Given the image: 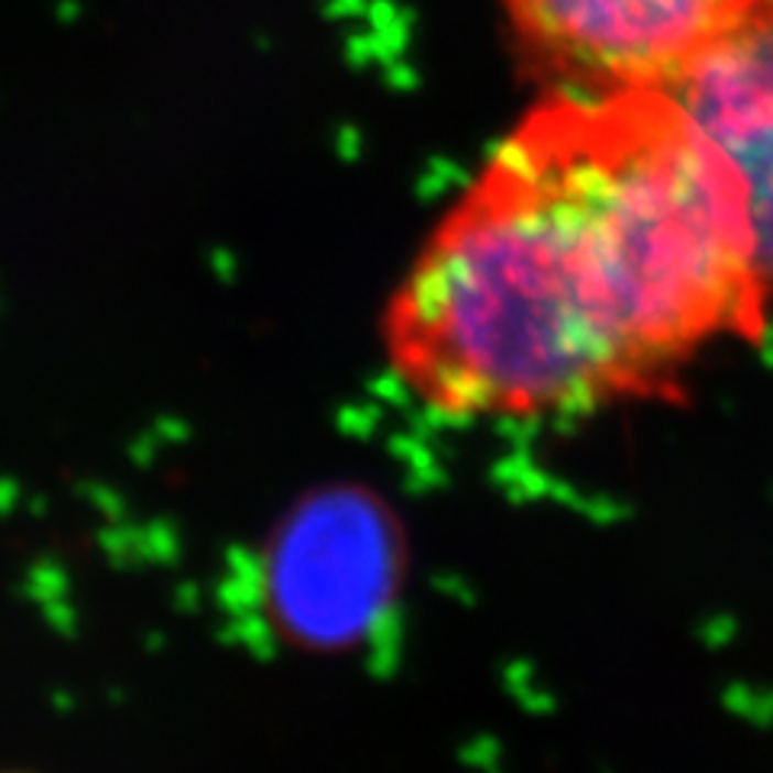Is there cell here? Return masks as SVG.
Here are the masks:
<instances>
[{"label":"cell","instance_id":"cell-4","mask_svg":"<svg viewBox=\"0 0 773 773\" xmlns=\"http://www.w3.org/2000/svg\"><path fill=\"white\" fill-rule=\"evenodd\" d=\"M674 94L741 177L758 264L773 294V0L709 48Z\"/></svg>","mask_w":773,"mask_h":773},{"label":"cell","instance_id":"cell-2","mask_svg":"<svg viewBox=\"0 0 773 773\" xmlns=\"http://www.w3.org/2000/svg\"><path fill=\"white\" fill-rule=\"evenodd\" d=\"M403 560V532L374 490L339 483L303 493L261 555L264 616L287 644L355 647L390 616Z\"/></svg>","mask_w":773,"mask_h":773},{"label":"cell","instance_id":"cell-3","mask_svg":"<svg viewBox=\"0 0 773 773\" xmlns=\"http://www.w3.org/2000/svg\"><path fill=\"white\" fill-rule=\"evenodd\" d=\"M764 0H503L532 65L577 94L674 90Z\"/></svg>","mask_w":773,"mask_h":773},{"label":"cell","instance_id":"cell-1","mask_svg":"<svg viewBox=\"0 0 773 773\" xmlns=\"http://www.w3.org/2000/svg\"><path fill=\"white\" fill-rule=\"evenodd\" d=\"M741 177L674 90H560L497 145L386 309L393 374L455 420L671 393L767 329Z\"/></svg>","mask_w":773,"mask_h":773}]
</instances>
